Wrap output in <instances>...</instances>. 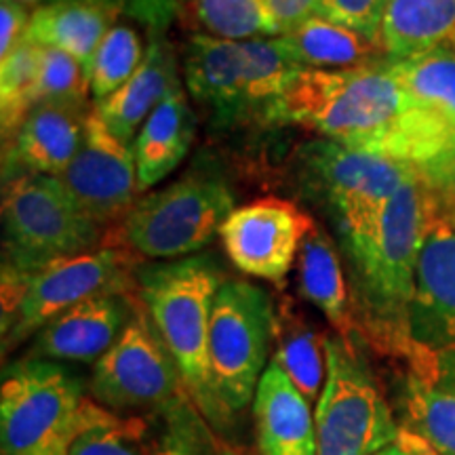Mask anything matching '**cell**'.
Returning <instances> with one entry per match:
<instances>
[{
	"label": "cell",
	"mask_w": 455,
	"mask_h": 455,
	"mask_svg": "<svg viewBox=\"0 0 455 455\" xmlns=\"http://www.w3.org/2000/svg\"><path fill=\"white\" fill-rule=\"evenodd\" d=\"M266 118L411 164L430 184H439L455 169L447 131L396 81L388 61L346 70H299L272 101Z\"/></svg>",
	"instance_id": "obj_1"
},
{
	"label": "cell",
	"mask_w": 455,
	"mask_h": 455,
	"mask_svg": "<svg viewBox=\"0 0 455 455\" xmlns=\"http://www.w3.org/2000/svg\"><path fill=\"white\" fill-rule=\"evenodd\" d=\"M435 190L422 173L407 181L371 226L344 236L355 276V315L369 338L409 358V315L418 266L435 213Z\"/></svg>",
	"instance_id": "obj_2"
},
{
	"label": "cell",
	"mask_w": 455,
	"mask_h": 455,
	"mask_svg": "<svg viewBox=\"0 0 455 455\" xmlns=\"http://www.w3.org/2000/svg\"><path fill=\"white\" fill-rule=\"evenodd\" d=\"M224 275L209 255L138 272V293L195 407L215 426L228 419L209 363V325Z\"/></svg>",
	"instance_id": "obj_3"
},
{
	"label": "cell",
	"mask_w": 455,
	"mask_h": 455,
	"mask_svg": "<svg viewBox=\"0 0 455 455\" xmlns=\"http://www.w3.org/2000/svg\"><path fill=\"white\" fill-rule=\"evenodd\" d=\"M299 70L304 68L289 57L278 36L226 41L195 34L186 44L188 91L221 124L241 121L253 110L266 114Z\"/></svg>",
	"instance_id": "obj_4"
},
{
	"label": "cell",
	"mask_w": 455,
	"mask_h": 455,
	"mask_svg": "<svg viewBox=\"0 0 455 455\" xmlns=\"http://www.w3.org/2000/svg\"><path fill=\"white\" fill-rule=\"evenodd\" d=\"M131 255L104 247L57 259L36 272L3 266V346L4 350L41 331L49 321L89 298L108 293L131 295Z\"/></svg>",
	"instance_id": "obj_5"
},
{
	"label": "cell",
	"mask_w": 455,
	"mask_h": 455,
	"mask_svg": "<svg viewBox=\"0 0 455 455\" xmlns=\"http://www.w3.org/2000/svg\"><path fill=\"white\" fill-rule=\"evenodd\" d=\"M83 384L44 358L11 365L0 388L3 455H68L83 426Z\"/></svg>",
	"instance_id": "obj_6"
},
{
	"label": "cell",
	"mask_w": 455,
	"mask_h": 455,
	"mask_svg": "<svg viewBox=\"0 0 455 455\" xmlns=\"http://www.w3.org/2000/svg\"><path fill=\"white\" fill-rule=\"evenodd\" d=\"M4 266L36 272L57 259L93 251L100 224L89 220L51 175H20L3 196Z\"/></svg>",
	"instance_id": "obj_7"
},
{
	"label": "cell",
	"mask_w": 455,
	"mask_h": 455,
	"mask_svg": "<svg viewBox=\"0 0 455 455\" xmlns=\"http://www.w3.org/2000/svg\"><path fill=\"white\" fill-rule=\"evenodd\" d=\"M224 180L188 175L133 204L118 228V243L150 259H173L201 251L235 212Z\"/></svg>",
	"instance_id": "obj_8"
},
{
	"label": "cell",
	"mask_w": 455,
	"mask_h": 455,
	"mask_svg": "<svg viewBox=\"0 0 455 455\" xmlns=\"http://www.w3.org/2000/svg\"><path fill=\"white\" fill-rule=\"evenodd\" d=\"M327 375L316 401L318 455H373L396 443L403 426L350 339L327 338Z\"/></svg>",
	"instance_id": "obj_9"
},
{
	"label": "cell",
	"mask_w": 455,
	"mask_h": 455,
	"mask_svg": "<svg viewBox=\"0 0 455 455\" xmlns=\"http://www.w3.org/2000/svg\"><path fill=\"white\" fill-rule=\"evenodd\" d=\"M276 312L268 293L247 281H224L209 325V363L228 415L251 405L275 339Z\"/></svg>",
	"instance_id": "obj_10"
},
{
	"label": "cell",
	"mask_w": 455,
	"mask_h": 455,
	"mask_svg": "<svg viewBox=\"0 0 455 455\" xmlns=\"http://www.w3.org/2000/svg\"><path fill=\"white\" fill-rule=\"evenodd\" d=\"M91 395L108 411H169L192 405L173 358L158 338L138 295L133 316L95 363Z\"/></svg>",
	"instance_id": "obj_11"
},
{
	"label": "cell",
	"mask_w": 455,
	"mask_h": 455,
	"mask_svg": "<svg viewBox=\"0 0 455 455\" xmlns=\"http://www.w3.org/2000/svg\"><path fill=\"white\" fill-rule=\"evenodd\" d=\"M409 339L411 373L455 388V226L443 215L439 203L419 255Z\"/></svg>",
	"instance_id": "obj_12"
},
{
	"label": "cell",
	"mask_w": 455,
	"mask_h": 455,
	"mask_svg": "<svg viewBox=\"0 0 455 455\" xmlns=\"http://www.w3.org/2000/svg\"><path fill=\"white\" fill-rule=\"evenodd\" d=\"M304 163L310 181L338 215L344 236L371 226L390 198L419 173V169L407 163L355 150L331 140L308 144Z\"/></svg>",
	"instance_id": "obj_13"
},
{
	"label": "cell",
	"mask_w": 455,
	"mask_h": 455,
	"mask_svg": "<svg viewBox=\"0 0 455 455\" xmlns=\"http://www.w3.org/2000/svg\"><path fill=\"white\" fill-rule=\"evenodd\" d=\"M57 180L74 204L100 226L124 220L140 195L133 148L114 138L98 110L89 114L83 144Z\"/></svg>",
	"instance_id": "obj_14"
},
{
	"label": "cell",
	"mask_w": 455,
	"mask_h": 455,
	"mask_svg": "<svg viewBox=\"0 0 455 455\" xmlns=\"http://www.w3.org/2000/svg\"><path fill=\"white\" fill-rule=\"evenodd\" d=\"M315 220L283 198H261L238 207L220 228L228 259L243 275L283 283Z\"/></svg>",
	"instance_id": "obj_15"
},
{
	"label": "cell",
	"mask_w": 455,
	"mask_h": 455,
	"mask_svg": "<svg viewBox=\"0 0 455 455\" xmlns=\"http://www.w3.org/2000/svg\"><path fill=\"white\" fill-rule=\"evenodd\" d=\"M133 293L89 298L49 321L34 339L30 358L98 363L133 316Z\"/></svg>",
	"instance_id": "obj_16"
},
{
	"label": "cell",
	"mask_w": 455,
	"mask_h": 455,
	"mask_svg": "<svg viewBox=\"0 0 455 455\" xmlns=\"http://www.w3.org/2000/svg\"><path fill=\"white\" fill-rule=\"evenodd\" d=\"M261 455H318L310 401L272 358L253 398Z\"/></svg>",
	"instance_id": "obj_17"
},
{
	"label": "cell",
	"mask_w": 455,
	"mask_h": 455,
	"mask_svg": "<svg viewBox=\"0 0 455 455\" xmlns=\"http://www.w3.org/2000/svg\"><path fill=\"white\" fill-rule=\"evenodd\" d=\"M93 110L66 104H38L11 138L9 161L26 175L64 173L83 144L84 124Z\"/></svg>",
	"instance_id": "obj_18"
},
{
	"label": "cell",
	"mask_w": 455,
	"mask_h": 455,
	"mask_svg": "<svg viewBox=\"0 0 455 455\" xmlns=\"http://www.w3.org/2000/svg\"><path fill=\"white\" fill-rule=\"evenodd\" d=\"M175 87H180V78L173 51L163 32H152L144 61L133 76L110 98L98 101L95 110L114 138L133 148L141 124Z\"/></svg>",
	"instance_id": "obj_19"
},
{
	"label": "cell",
	"mask_w": 455,
	"mask_h": 455,
	"mask_svg": "<svg viewBox=\"0 0 455 455\" xmlns=\"http://www.w3.org/2000/svg\"><path fill=\"white\" fill-rule=\"evenodd\" d=\"M192 138L195 116L180 84L146 118L133 141L140 192L155 188L184 161Z\"/></svg>",
	"instance_id": "obj_20"
},
{
	"label": "cell",
	"mask_w": 455,
	"mask_h": 455,
	"mask_svg": "<svg viewBox=\"0 0 455 455\" xmlns=\"http://www.w3.org/2000/svg\"><path fill=\"white\" fill-rule=\"evenodd\" d=\"M116 15L104 0H51L32 13L26 38L64 51L89 68Z\"/></svg>",
	"instance_id": "obj_21"
},
{
	"label": "cell",
	"mask_w": 455,
	"mask_h": 455,
	"mask_svg": "<svg viewBox=\"0 0 455 455\" xmlns=\"http://www.w3.org/2000/svg\"><path fill=\"white\" fill-rule=\"evenodd\" d=\"M68 455H188L141 415H118L84 401L83 426Z\"/></svg>",
	"instance_id": "obj_22"
},
{
	"label": "cell",
	"mask_w": 455,
	"mask_h": 455,
	"mask_svg": "<svg viewBox=\"0 0 455 455\" xmlns=\"http://www.w3.org/2000/svg\"><path fill=\"white\" fill-rule=\"evenodd\" d=\"M453 36L455 0H388L379 28V44L388 61L447 47Z\"/></svg>",
	"instance_id": "obj_23"
},
{
	"label": "cell",
	"mask_w": 455,
	"mask_h": 455,
	"mask_svg": "<svg viewBox=\"0 0 455 455\" xmlns=\"http://www.w3.org/2000/svg\"><path fill=\"white\" fill-rule=\"evenodd\" d=\"M278 38L289 57L304 70H346L388 61L378 41L321 15Z\"/></svg>",
	"instance_id": "obj_24"
},
{
	"label": "cell",
	"mask_w": 455,
	"mask_h": 455,
	"mask_svg": "<svg viewBox=\"0 0 455 455\" xmlns=\"http://www.w3.org/2000/svg\"><path fill=\"white\" fill-rule=\"evenodd\" d=\"M298 270L301 295L325 315L339 338L348 339L356 327L355 301L350 298L338 249L316 224L301 243Z\"/></svg>",
	"instance_id": "obj_25"
},
{
	"label": "cell",
	"mask_w": 455,
	"mask_h": 455,
	"mask_svg": "<svg viewBox=\"0 0 455 455\" xmlns=\"http://www.w3.org/2000/svg\"><path fill=\"white\" fill-rule=\"evenodd\" d=\"M275 361L308 401H318L327 375V338L310 325L289 299L276 312Z\"/></svg>",
	"instance_id": "obj_26"
},
{
	"label": "cell",
	"mask_w": 455,
	"mask_h": 455,
	"mask_svg": "<svg viewBox=\"0 0 455 455\" xmlns=\"http://www.w3.org/2000/svg\"><path fill=\"white\" fill-rule=\"evenodd\" d=\"M388 68L396 81L443 124L455 158V51L441 47L405 61H388Z\"/></svg>",
	"instance_id": "obj_27"
},
{
	"label": "cell",
	"mask_w": 455,
	"mask_h": 455,
	"mask_svg": "<svg viewBox=\"0 0 455 455\" xmlns=\"http://www.w3.org/2000/svg\"><path fill=\"white\" fill-rule=\"evenodd\" d=\"M403 428L428 441L441 455H455V388L409 375L403 392Z\"/></svg>",
	"instance_id": "obj_28"
},
{
	"label": "cell",
	"mask_w": 455,
	"mask_h": 455,
	"mask_svg": "<svg viewBox=\"0 0 455 455\" xmlns=\"http://www.w3.org/2000/svg\"><path fill=\"white\" fill-rule=\"evenodd\" d=\"M41 44L26 41L0 60V127L7 141L20 131L26 116L36 108Z\"/></svg>",
	"instance_id": "obj_29"
},
{
	"label": "cell",
	"mask_w": 455,
	"mask_h": 455,
	"mask_svg": "<svg viewBox=\"0 0 455 455\" xmlns=\"http://www.w3.org/2000/svg\"><path fill=\"white\" fill-rule=\"evenodd\" d=\"M195 13L204 30L226 41L278 36L266 0H195Z\"/></svg>",
	"instance_id": "obj_30"
},
{
	"label": "cell",
	"mask_w": 455,
	"mask_h": 455,
	"mask_svg": "<svg viewBox=\"0 0 455 455\" xmlns=\"http://www.w3.org/2000/svg\"><path fill=\"white\" fill-rule=\"evenodd\" d=\"M144 55L140 34L133 28L114 26L100 43L87 68L91 95L98 101H104L116 93L133 76L144 61Z\"/></svg>",
	"instance_id": "obj_31"
},
{
	"label": "cell",
	"mask_w": 455,
	"mask_h": 455,
	"mask_svg": "<svg viewBox=\"0 0 455 455\" xmlns=\"http://www.w3.org/2000/svg\"><path fill=\"white\" fill-rule=\"evenodd\" d=\"M91 83L87 68L60 49L41 47L38 61V104H66L87 108Z\"/></svg>",
	"instance_id": "obj_32"
},
{
	"label": "cell",
	"mask_w": 455,
	"mask_h": 455,
	"mask_svg": "<svg viewBox=\"0 0 455 455\" xmlns=\"http://www.w3.org/2000/svg\"><path fill=\"white\" fill-rule=\"evenodd\" d=\"M388 0H323L321 17L379 43V28Z\"/></svg>",
	"instance_id": "obj_33"
},
{
	"label": "cell",
	"mask_w": 455,
	"mask_h": 455,
	"mask_svg": "<svg viewBox=\"0 0 455 455\" xmlns=\"http://www.w3.org/2000/svg\"><path fill=\"white\" fill-rule=\"evenodd\" d=\"M118 15L127 13L150 26L152 32H163L171 17L178 13L181 0H104Z\"/></svg>",
	"instance_id": "obj_34"
},
{
	"label": "cell",
	"mask_w": 455,
	"mask_h": 455,
	"mask_svg": "<svg viewBox=\"0 0 455 455\" xmlns=\"http://www.w3.org/2000/svg\"><path fill=\"white\" fill-rule=\"evenodd\" d=\"M28 24L30 17L20 0H0V60L26 41Z\"/></svg>",
	"instance_id": "obj_35"
},
{
	"label": "cell",
	"mask_w": 455,
	"mask_h": 455,
	"mask_svg": "<svg viewBox=\"0 0 455 455\" xmlns=\"http://www.w3.org/2000/svg\"><path fill=\"white\" fill-rule=\"evenodd\" d=\"M266 3H268L278 36H283L306 24L312 17L321 15L323 0H266Z\"/></svg>",
	"instance_id": "obj_36"
},
{
	"label": "cell",
	"mask_w": 455,
	"mask_h": 455,
	"mask_svg": "<svg viewBox=\"0 0 455 455\" xmlns=\"http://www.w3.org/2000/svg\"><path fill=\"white\" fill-rule=\"evenodd\" d=\"M396 441L401 443V445L405 447L411 455H441L428 441H424L422 436L415 435V432L407 428H401V435H398Z\"/></svg>",
	"instance_id": "obj_37"
},
{
	"label": "cell",
	"mask_w": 455,
	"mask_h": 455,
	"mask_svg": "<svg viewBox=\"0 0 455 455\" xmlns=\"http://www.w3.org/2000/svg\"><path fill=\"white\" fill-rule=\"evenodd\" d=\"M432 190H435V188H432ZM435 195H436V203H439V209L443 212V215H445V218L455 226V198L441 196L436 190H435Z\"/></svg>",
	"instance_id": "obj_38"
},
{
	"label": "cell",
	"mask_w": 455,
	"mask_h": 455,
	"mask_svg": "<svg viewBox=\"0 0 455 455\" xmlns=\"http://www.w3.org/2000/svg\"><path fill=\"white\" fill-rule=\"evenodd\" d=\"M432 188H435V190L439 192L441 196L455 198V173H453V175H449L447 180H443L441 184H436V186H432Z\"/></svg>",
	"instance_id": "obj_39"
},
{
	"label": "cell",
	"mask_w": 455,
	"mask_h": 455,
	"mask_svg": "<svg viewBox=\"0 0 455 455\" xmlns=\"http://www.w3.org/2000/svg\"><path fill=\"white\" fill-rule=\"evenodd\" d=\"M373 455H411V453H409L407 449L396 441V443H392V445L384 447L382 451H378V453H373Z\"/></svg>",
	"instance_id": "obj_40"
},
{
	"label": "cell",
	"mask_w": 455,
	"mask_h": 455,
	"mask_svg": "<svg viewBox=\"0 0 455 455\" xmlns=\"http://www.w3.org/2000/svg\"><path fill=\"white\" fill-rule=\"evenodd\" d=\"M447 47H449V49H453V51H455V36L451 38V43H449V44H447Z\"/></svg>",
	"instance_id": "obj_41"
},
{
	"label": "cell",
	"mask_w": 455,
	"mask_h": 455,
	"mask_svg": "<svg viewBox=\"0 0 455 455\" xmlns=\"http://www.w3.org/2000/svg\"><path fill=\"white\" fill-rule=\"evenodd\" d=\"M20 3H38V0H20Z\"/></svg>",
	"instance_id": "obj_42"
}]
</instances>
